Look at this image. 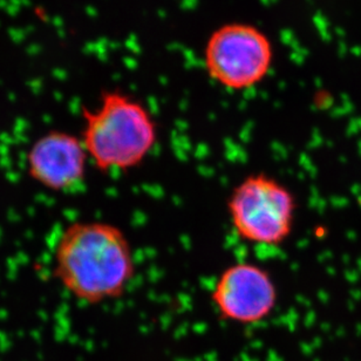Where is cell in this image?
<instances>
[{
    "instance_id": "obj_6",
    "label": "cell",
    "mask_w": 361,
    "mask_h": 361,
    "mask_svg": "<svg viewBox=\"0 0 361 361\" xmlns=\"http://www.w3.org/2000/svg\"><path fill=\"white\" fill-rule=\"evenodd\" d=\"M90 157L80 136L53 129L28 147L25 168L28 178L52 192H70L84 183Z\"/></svg>"
},
{
    "instance_id": "obj_1",
    "label": "cell",
    "mask_w": 361,
    "mask_h": 361,
    "mask_svg": "<svg viewBox=\"0 0 361 361\" xmlns=\"http://www.w3.org/2000/svg\"><path fill=\"white\" fill-rule=\"evenodd\" d=\"M135 272L132 244L121 228L111 223L72 222L54 245L53 277L87 305L121 298Z\"/></svg>"
},
{
    "instance_id": "obj_2",
    "label": "cell",
    "mask_w": 361,
    "mask_h": 361,
    "mask_svg": "<svg viewBox=\"0 0 361 361\" xmlns=\"http://www.w3.org/2000/svg\"><path fill=\"white\" fill-rule=\"evenodd\" d=\"M81 120L90 162L104 174L139 168L159 140V127L146 104L120 90H106L97 106L82 108Z\"/></svg>"
},
{
    "instance_id": "obj_4",
    "label": "cell",
    "mask_w": 361,
    "mask_h": 361,
    "mask_svg": "<svg viewBox=\"0 0 361 361\" xmlns=\"http://www.w3.org/2000/svg\"><path fill=\"white\" fill-rule=\"evenodd\" d=\"M297 201L286 185L267 174L240 180L228 198L237 236L247 243L278 247L291 236Z\"/></svg>"
},
{
    "instance_id": "obj_3",
    "label": "cell",
    "mask_w": 361,
    "mask_h": 361,
    "mask_svg": "<svg viewBox=\"0 0 361 361\" xmlns=\"http://www.w3.org/2000/svg\"><path fill=\"white\" fill-rule=\"evenodd\" d=\"M274 60L269 35L256 25L231 21L212 32L203 49L205 72L230 92H245L267 79Z\"/></svg>"
},
{
    "instance_id": "obj_5",
    "label": "cell",
    "mask_w": 361,
    "mask_h": 361,
    "mask_svg": "<svg viewBox=\"0 0 361 361\" xmlns=\"http://www.w3.org/2000/svg\"><path fill=\"white\" fill-rule=\"evenodd\" d=\"M212 302L224 319L240 324L259 323L277 306V285L261 265L240 262L219 274L212 288Z\"/></svg>"
}]
</instances>
